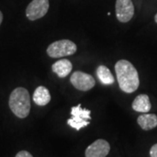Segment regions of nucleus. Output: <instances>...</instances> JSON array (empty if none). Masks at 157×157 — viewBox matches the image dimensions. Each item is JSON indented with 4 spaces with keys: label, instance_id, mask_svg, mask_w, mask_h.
Segmentation results:
<instances>
[{
    "label": "nucleus",
    "instance_id": "nucleus-11",
    "mask_svg": "<svg viewBox=\"0 0 157 157\" xmlns=\"http://www.w3.org/2000/svg\"><path fill=\"white\" fill-rule=\"evenodd\" d=\"M33 100L38 106L43 107L47 105L51 101V94L49 90L45 86H39L34 91Z\"/></svg>",
    "mask_w": 157,
    "mask_h": 157
},
{
    "label": "nucleus",
    "instance_id": "nucleus-15",
    "mask_svg": "<svg viewBox=\"0 0 157 157\" xmlns=\"http://www.w3.org/2000/svg\"><path fill=\"white\" fill-rule=\"evenodd\" d=\"M149 155H150V157H157V143L152 146L149 151Z\"/></svg>",
    "mask_w": 157,
    "mask_h": 157
},
{
    "label": "nucleus",
    "instance_id": "nucleus-3",
    "mask_svg": "<svg viewBox=\"0 0 157 157\" xmlns=\"http://www.w3.org/2000/svg\"><path fill=\"white\" fill-rule=\"evenodd\" d=\"M77 51V45L68 39H61L52 43L47 47L46 52L48 56L56 59L73 55Z\"/></svg>",
    "mask_w": 157,
    "mask_h": 157
},
{
    "label": "nucleus",
    "instance_id": "nucleus-1",
    "mask_svg": "<svg viewBox=\"0 0 157 157\" xmlns=\"http://www.w3.org/2000/svg\"><path fill=\"white\" fill-rule=\"evenodd\" d=\"M115 73L120 88L127 94H132L140 85L139 74L136 68L126 59H121L115 64Z\"/></svg>",
    "mask_w": 157,
    "mask_h": 157
},
{
    "label": "nucleus",
    "instance_id": "nucleus-17",
    "mask_svg": "<svg viewBox=\"0 0 157 157\" xmlns=\"http://www.w3.org/2000/svg\"><path fill=\"white\" fill-rule=\"evenodd\" d=\"M155 23L157 24V13L155 14Z\"/></svg>",
    "mask_w": 157,
    "mask_h": 157
},
{
    "label": "nucleus",
    "instance_id": "nucleus-2",
    "mask_svg": "<svg viewBox=\"0 0 157 157\" xmlns=\"http://www.w3.org/2000/svg\"><path fill=\"white\" fill-rule=\"evenodd\" d=\"M9 107L17 117H27L31 110V98L28 91L24 87L15 88L9 98Z\"/></svg>",
    "mask_w": 157,
    "mask_h": 157
},
{
    "label": "nucleus",
    "instance_id": "nucleus-8",
    "mask_svg": "<svg viewBox=\"0 0 157 157\" xmlns=\"http://www.w3.org/2000/svg\"><path fill=\"white\" fill-rule=\"evenodd\" d=\"M110 151V145L107 140L99 139L86 149V157H106Z\"/></svg>",
    "mask_w": 157,
    "mask_h": 157
},
{
    "label": "nucleus",
    "instance_id": "nucleus-7",
    "mask_svg": "<svg viewBox=\"0 0 157 157\" xmlns=\"http://www.w3.org/2000/svg\"><path fill=\"white\" fill-rule=\"evenodd\" d=\"M115 12L117 19L121 23H128L135 14V7L131 0H116Z\"/></svg>",
    "mask_w": 157,
    "mask_h": 157
},
{
    "label": "nucleus",
    "instance_id": "nucleus-14",
    "mask_svg": "<svg viewBox=\"0 0 157 157\" xmlns=\"http://www.w3.org/2000/svg\"><path fill=\"white\" fill-rule=\"evenodd\" d=\"M15 157H33V155H32V154H30L28 151L22 150V151L18 152Z\"/></svg>",
    "mask_w": 157,
    "mask_h": 157
},
{
    "label": "nucleus",
    "instance_id": "nucleus-4",
    "mask_svg": "<svg viewBox=\"0 0 157 157\" xmlns=\"http://www.w3.org/2000/svg\"><path fill=\"white\" fill-rule=\"evenodd\" d=\"M72 118L67 121V125L77 131L89 125L91 120V111L86 108H82L81 105L78 104L71 109Z\"/></svg>",
    "mask_w": 157,
    "mask_h": 157
},
{
    "label": "nucleus",
    "instance_id": "nucleus-6",
    "mask_svg": "<svg viewBox=\"0 0 157 157\" xmlns=\"http://www.w3.org/2000/svg\"><path fill=\"white\" fill-rule=\"evenodd\" d=\"M70 81L76 89L79 91H89L95 86V79L92 75L80 71L74 72L71 76Z\"/></svg>",
    "mask_w": 157,
    "mask_h": 157
},
{
    "label": "nucleus",
    "instance_id": "nucleus-10",
    "mask_svg": "<svg viewBox=\"0 0 157 157\" xmlns=\"http://www.w3.org/2000/svg\"><path fill=\"white\" fill-rule=\"evenodd\" d=\"M151 103L149 97L147 94H139L135 97L132 103V108L139 113H147L151 109Z\"/></svg>",
    "mask_w": 157,
    "mask_h": 157
},
{
    "label": "nucleus",
    "instance_id": "nucleus-12",
    "mask_svg": "<svg viewBox=\"0 0 157 157\" xmlns=\"http://www.w3.org/2000/svg\"><path fill=\"white\" fill-rule=\"evenodd\" d=\"M137 123L145 131L157 127V115L154 113H144L137 118Z\"/></svg>",
    "mask_w": 157,
    "mask_h": 157
},
{
    "label": "nucleus",
    "instance_id": "nucleus-9",
    "mask_svg": "<svg viewBox=\"0 0 157 157\" xmlns=\"http://www.w3.org/2000/svg\"><path fill=\"white\" fill-rule=\"evenodd\" d=\"M73 65L70 60L63 59L56 61L52 66V70L55 73L59 78H65L72 72Z\"/></svg>",
    "mask_w": 157,
    "mask_h": 157
},
{
    "label": "nucleus",
    "instance_id": "nucleus-13",
    "mask_svg": "<svg viewBox=\"0 0 157 157\" xmlns=\"http://www.w3.org/2000/svg\"><path fill=\"white\" fill-rule=\"evenodd\" d=\"M96 74L102 84L112 85L114 82L113 75L106 66L101 65L100 67H98L96 69Z\"/></svg>",
    "mask_w": 157,
    "mask_h": 157
},
{
    "label": "nucleus",
    "instance_id": "nucleus-5",
    "mask_svg": "<svg viewBox=\"0 0 157 157\" xmlns=\"http://www.w3.org/2000/svg\"><path fill=\"white\" fill-rule=\"evenodd\" d=\"M49 10V0H33L27 6L25 14L29 20L34 21L45 16Z\"/></svg>",
    "mask_w": 157,
    "mask_h": 157
},
{
    "label": "nucleus",
    "instance_id": "nucleus-16",
    "mask_svg": "<svg viewBox=\"0 0 157 157\" xmlns=\"http://www.w3.org/2000/svg\"><path fill=\"white\" fill-rule=\"evenodd\" d=\"M2 21H3V13H2V11H0V25H1Z\"/></svg>",
    "mask_w": 157,
    "mask_h": 157
}]
</instances>
